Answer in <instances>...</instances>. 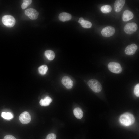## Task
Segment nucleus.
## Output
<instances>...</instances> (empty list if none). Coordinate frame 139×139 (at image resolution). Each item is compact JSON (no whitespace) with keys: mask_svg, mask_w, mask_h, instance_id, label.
<instances>
[{"mask_svg":"<svg viewBox=\"0 0 139 139\" xmlns=\"http://www.w3.org/2000/svg\"><path fill=\"white\" fill-rule=\"evenodd\" d=\"M121 123L126 126H129L133 124L135 121L133 115L132 114L127 112L122 114L119 119Z\"/></svg>","mask_w":139,"mask_h":139,"instance_id":"1","label":"nucleus"},{"mask_svg":"<svg viewBox=\"0 0 139 139\" xmlns=\"http://www.w3.org/2000/svg\"><path fill=\"white\" fill-rule=\"evenodd\" d=\"M87 84L89 87L95 93H99L102 90V87L101 84L96 79H92L89 80Z\"/></svg>","mask_w":139,"mask_h":139,"instance_id":"2","label":"nucleus"},{"mask_svg":"<svg viewBox=\"0 0 139 139\" xmlns=\"http://www.w3.org/2000/svg\"><path fill=\"white\" fill-rule=\"evenodd\" d=\"M15 19L10 15H5L2 18V21L3 24L9 27L14 26L15 23Z\"/></svg>","mask_w":139,"mask_h":139,"instance_id":"3","label":"nucleus"},{"mask_svg":"<svg viewBox=\"0 0 139 139\" xmlns=\"http://www.w3.org/2000/svg\"><path fill=\"white\" fill-rule=\"evenodd\" d=\"M108 67L111 72L116 74H119L122 71V68L120 64L118 63L111 62L108 65Z\"/></svg>","mask_w":139,"mask_h":139,"instance_id":"4","label":"nucleus"},{"mask_svg":"<svg viewBox=\"0 0 139 139\" xmlns=\"http://www.w3.org/2000/svg\"><path fill=\"white\" fill-rule=\"evenodd\" d=\"M137 28V24L135 23L132 22L126 24L124 27V30L127 34H131L135 32Z\"/></svg>","mask_w":139,"mask_h":139,"instance_id":"5","label":"nucleus"},{"mask_svg":"<svg viewBox=\"0 0 139 139\" xmlns=\"http://www.w3.org/2000/svg\"><path fill=\"white\" fill-rule=\"evenodd\" d=\"M115 31V29L113 27L111 26H108L102 29L101 33L103 36L108 37L113 35Z\"/></svg>","mask_w":139,"mask_h":139,"instance_id":"6","label":"nucleus"},{"mask_svg":"<svg viewBox=\"0 0 139 139\" xmlns=\"http://www.w3.org/2000/svg\"><path fill=\"white\" fill-rule=\"evenodd\" d=\"M19 119L22 123L26 124L30 122L31 118L30 115L28 112L24 111L20 115Z\"/></svg>","mask_w":139,"mask_h":139,"instance_id":"7","label":"nucleus"},{"mask_svg":"<svg viewBox=\"0 0 139 139\" xmlns=\"http://www.w3.org/2000/svg\"><path fill=\"white\" fill-rule=\"evenodd\" d=\"M25 14L30 19L34 20L38 17L39 13L35 9L29 8L26 10L25 11Z\"/></svg>","mask_w":139,"mask_h":139,"instance_id":"8","label":"nucleus"},{"mask_svg":"<svg viewBox=\"0 0 139 139\" xmlns=\"http://www.w3.org/2000/svg\"><path fill=\"white\" fill-rule=\"evenodd\" d=\"M138 48L136 44H132L128 46L125 48V52L126 54L131 55L134 54Z\"/></svg>","mask_w":139,"mask_h":139,"instance_id":"9","label":"nucleus"},{"mask_svg":"<svg viewBox=\"0 0 139 139\" xmlns=\"http://www.w3.org/2000/svg\"><path fill=\"white\" fill-rule=\"evenodd\" d=\"M61 82L62 84L67 89H71L73 86V81L68 76L63 77L62 79Z\"/></svg>","mask_w":139,"mask_h":139,"instance_id":"10","label":"nucleus"},{"mask_svg":"<svg viewBox=\"0 0 139 139\" xmlns=\"http://www.w3.org/2000/svg\"><path fill=\"white\" fill-rule=\"evenodd\" d=\"M125 1L124 0H116L114 3V8L115 11L119 12L122 10L125 4Z\"/></svg>","mask_w":139,"mask_h":139,"instance_id":"11","label":"nucleus"},{"mask_svg":"<svg viewBox=\"0 0 139 139\" xmlns=\"http://www.w3.org/2000/svg\"><path fill=\"white\" fill-rule=\"evenodd\" d=\"M134 17L133 13L128 10H126L124 12L122 19L123 20L124 22L129 21Z\"/></svg>","mask_w":139,"mask_h":139,"instance_id":"12","label":"nucleus"},{"mask_svg":"<svg viewBox=\"0 0 139 139\" xmlns=\"http://www.w3.org/2000/svg\"><path fill=\"white\" fill-rule=\"evenodd\" d=\"M59 20L63 22L70 20L72 18L71 15L67 13L63 12L60 13L59 15Z\"/></svg>","mask_w":139,"mask_h":139,"instance_id":"13","label":"nucleus"},{"mask_svg":"<svg viewBox=\"0 0 139 139\" xmlns=\"http://www.w3.org/2000/svg\"><path fill=\"white\" fill-rule=\"evenodd\" d=\"M52 101V99L49 96H47L44 99H41L39 102V103L42 106H46L49 105Z\"/></svg>","mask_w":139,"mask_h":139,"instance_id":"14","label":"nucleus"},{"mask_svg":"<svg viewBox=\"0 0 139 139\" xmlns=\"http://www.w3.org/2000/svg\"><path fill=\"white\" fill-rule=\"evenodd\" d=\"M73 113L75 116L78 119H81L83 116V111L79 108H75L73 110Z\"/></svg>","mask_w":139,"mask_h":139,"instance_id":"15","label":"nucleus"},{"mask_svg":"<svg viewBox=\"0 0 139 139\" xmlns=\"http://www.w3.org/2000/svg\"><path fill=\"white\" fill-rule=\"evenodd\" d=\"M45 55L48 59L49 60H53L55 56L54 53L51 50L46 51L45 52Z\"/></svg>","mask_w":139,"mask_h":139,"instance_id":"16","label":"nucleus"},{"mask_svg":"<svg viewBox=\"0 0 139 139\" xmlns=\"http://www.w3.org/2000/svg\"><path fill=\"white\" fill-rule=\"evenodd\" d=\"M100 10L103 13H107L111 11L112 8L109 5H105L101 7Z\"/></svg>","mask_w":139,"mask_h":139,"instance_id":"17","label":"nucleus"},{"mask_svg":"<svg viewBox=\"0 0 139 139\" xmlns=\"http://www.w3.org/2000/svg\"><path fill=\"white\" fill-rule=\"evenodd\" d=\"M1 116L4 119L9 120L12 119L13 117V115L11 113L9 112H2Z\"/></svg>","mask_w":139,"mask_h":139,"instance_id":"18","label":"nucleus"},{"mask_svg":"<svg viewBox=\"0 0 139 139\" xmlns=\"http://www.w3.org/2000/svg\"><path fill=\"white\" fill-rule=\"evenodd\" d=\"M48 68L47 66L44 65L40 66L38 68L39 73L41 75L45 74L47 71Z\"/></svg>","mask_w":139,"mask_h":139,"instance_id":"19","label":"nucleus"},{"mask_svg":"<svg viewBox=\"0 0 139 139\" xmlns=\"http://www.w3.org/2000/svg\"><path fill=\"white\" fill-rule=\"evenodd\" d=\"M80 24L82 27L85 28H90L91 27L92 25L91 22L84 20H83Z\"/></svg>","mask_w":139,"mask_h":139,"instance_id":"20","label":"nucleus"},{"mask_svg":"<svg viewBox=\"0 0 139 139\" xmlns=\"http://www.w3.org/2000/svg\"><path fill=\"white\" fill-rule=\"evenodd\" d=\"M32 2L31 0H23V2L21 5L22 8L23 9L26 8Z\"/></svg>","mask_w":139,"mask_h":139,"instance_id":"21","label":"nucleus"},{"mask_svg":"<svg viewBox=\"0 0 139 139\" xmlns=\"http://www.w3.org/2000/svg\"><path fill=\"white\" fill-rule=\"evenodd\" d=\"M134 93L136 96L137 97L139 96V84H137L135 86L134 89Z\"/></svg>","mask_w":139,"mask_h":139,"instance_id":"22","label":"nucleus"},{"mask_svg":"<svg viewBox=\"0 0 139 139\" xmlns=\"http://www.w3.org/2000/svg\"><path fill=\"white\" fill-rule=\"evenodd\" d=\"M56 136L54 133H50L48 134L45 139H56Z\"/></svg>","mask_w":139,"mask_h":139,"instance_id":"23","label":"nucleus"},{"mask_svg":"<svg viewBox=\"0 0 139 139\" xmlns=\"http://www.w3.org/2000/svg\"><path fill=\"white\" fill-rule=\"evenodd\" d=\"M3 139H16L12 135H8L4 136Z\"/></svg>","mask_w":139,"mask_h":139,"instance_id":"24","label":"nucleus"},{"mask_svg":"<svg viewBox=\"0 0 139 139\" xmlns=\"http://www.w3.org/2000/svg\"><path fill=\"white\" fill-rule=\"evenodd\" d=\"M84 20V19L82 17H80V18H79V20H78V23H81V22Z\"/></svg>","mask_w":139,"mask_h":139,"instance_id":"25","label":"nucleus"}]
</instances>
